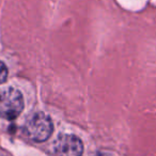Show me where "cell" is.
<instances>
[{"instance_id":"6da1fadb","label":"cell","mask_w":156,"mask_h":156,"mask_svg":"<svg viewBox=\"0 0 156 156\" xmlns=\"http://www.w3.org/2000/svg\"><path fill=\"white\" fill-rule=\"evenodd\" d=\"M24 108L23 95L13 88L0 89V117L7 120H14L20 115Z\"/></svg>"},{"instance_id":"5b68a950","label":"cell","mask_w":156,"mask_h":156,"mask_svg":"<svg viewBox=\"0 0 156 156\" xmlns=\"http://www.w3.org/2000/svg\"><path fill=\"white\" fill-rule=\"evenodd\" d=\"M95 156H107L106 154H103V153H98Z\"/></svg>"},{"instance_id":"277c9868","label":"cell","mask_w":156,"mask_h":156,"mask_svg":"<svg viewBox=\"0 0 156 156\" xmlns=\"http://www.w3.org/2000/svg\"><path fill=\"white\" fill-rule=\"evenodd\" d=\"M8 77V69L7 66L0 61V83H3L7 80Z\"/></svg>"},{"instance_id":"7a4b0ae2","label":"cell","mask_w":156,"mask_h":156,"mask_svg":"<svg viewBox=\"0 0 156 156\" xmlns=\"http://www.w3.org/2000/svg\"><path fill=\"white\" fill-rule=\"evenodd\" d=\"M24 130L29 139L35 142H43L51 136L54 126L48 115L43 112H39L33 115L27 121Z\"/></svg>"},{"instance_id":"3957f363","label":"cell","mask_w":156,"mask_h":156,"mask_svg":"<svg viewBox=\"0 0 156 156\" xmlns=\"http://www.w3.org/2000/svg\"><path fill=\"white\" fill-rule=\"evenodd\" d=\"M56 156H81L83 145L81 140L74 135H60L54 144Z\"/></svg>"}]
</instances>
